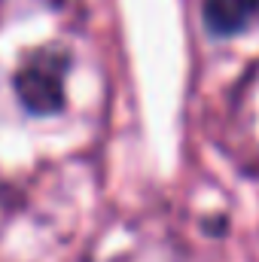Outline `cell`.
Instances as JSON below:
<instances>
[{
  "label": "cell",
  "mask_w": 259,
  "mask_h": 262,
  "mask_svg": "<svg viewBox=\"0 0 259 262\" xmlns=\"http://www.w3.org/2000/svg\"><path fill=\"white\" fill-rule=\"evenodd\" d=\"M67 52L64 49H40L15 73V95L21 107L34 116H52L64 107Z\"/></svg>",
  "instance_id": "1"
},
{
  "label": "cell",
  "mask_w": 259,
  "mask_h": 262,
  "mask_svg": "<svg viewBox=\"0 0 259 262\" xmlns=\"http://www.w3.org/2000/svg\"><path fill=\"white\" fill-rule=\"evenodd\" d=\"M259 15V0H204V25L217 37L244 31Z\"/></svg>",
  "instance_id": "2"
}]
</instances>
